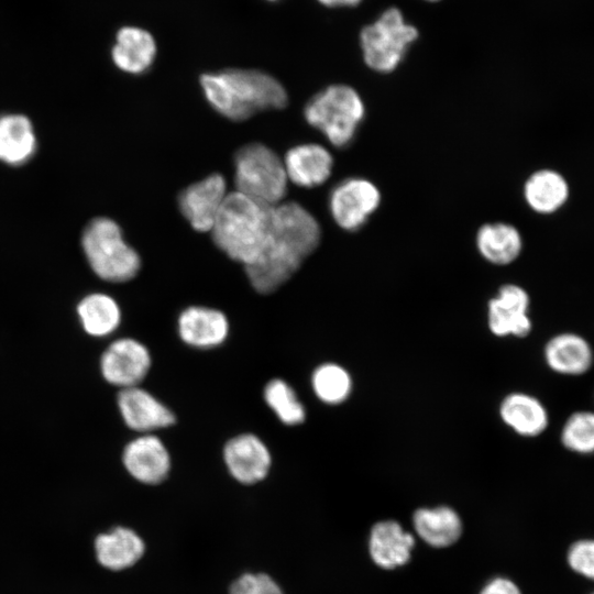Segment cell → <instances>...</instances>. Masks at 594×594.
Returning <instances> with one entry per match:
<instances>
[{
	"mask_svg": "<svg viewBox=\"0 0 594 594\" xmlns=\"http://www.w3.org/2000/svg\"><path fill=\"white\" fill-rule=\"evenodd\" d=\"M321 230L297 202L274 206L270 237L257 258L244 266L253 288L271 294L286 283L318 246Z\"/></svg>",
	"mask_w": 594,
	"mask_h": 594,
	"instance_id": "obj_1",
	"label": "cell"
},
{
	"mask_svg": "<svg viewBox=\"0 0 594 594\" xmlns=\"http://www.w3.org/2000/svg\"><path fill=\"white\" fill-rule=\"evenodd\" d=\"M200 85L210 106L233 121L246 120L258 111L283 109L288 102L283 85L256 69L204 74Z\"/></svg>",
	"mask_w": 594,
	"mask_h": 594,
	"instance_id": "obj_2",
	"label": "cell"
},
{
	"mask_svg": "<svg viewBox=\"0 0 594 594\" xmlns=\"http://www.w3.org/2000/svg\"><path fill=\"white\" fill-rule=\"evenodd\" d=\"M273 209L242 193L228 194L211 229L213 242L231 260L251 264L266 245Z\"/></svg>",
	"mask_w": 594,
	"mask_h": 594,
	"instance_id": "obj_3",
	"label": "cell"
},
{
	"mask_svg": "<svg viewBox=\"0 0 594 594\" xmlns=\"http://www.w3.org/2000/svg\"><path fill=\"white\" fill-rule=\"evenodd\" d=\"M81 246L91 270L103 280L128 282L141 268L138 252L124 241L119 224L112 219H92L82 232Z\"/></svg>",
	"mask_w": 594,
	"mask_h": 594,
	"instance_id": "obj_4",
	"label": "cell"
},
{
	"mask_svg": "<svg viewBox=\"0 0 594 594\" xmlns=\"http://www.w3.org/2000/svg\"><path fill=\"white\" fill-rule=\"evenodd\" d=\"M364 114L365 106L359 92L341 84L316 94L304 109L306 121L336 147L352 142Z\"/></svg>",
	"mask_w": 594,
	"mask_h": 594,
	"instance_id": "obj_5",
	"label": "cell"
},
{
	"mask_svg": "<svg viewBox=\"0 0 594 594\" xmlns=\"http://www.w3.org/2000/svg\"><path fill=\"white\" fill-rule=\"evenodd\" d=\"M418 35L417 28L405 20L398 8L386 9L377 20L361 30L364 63L377 73L395 70Z\"/></svg>",
	"mask_w": 594,
	"mask_h": 594,
	"instance_id": "obj_6",
	"label": "cell"
},
{
	"mask_svg": "<svg viewBox=\"0 0 594 594\" xmlns=\"http://www.w3.org/2000/svg\"><path fill=\"white\" fill-rule=\"evenodd\" d=\"M234 184L237 191L275 206L287 190L284 163L264 144L244 145L234 157Z\"/></svg>",
	"mask_w": 594,
	"mask_h": 594,
	"instance_id": "obj_7",
	"label": "cell"
},
{
	"mask_svg": "<svg viewBox=\"0 0 594 594\" xmlns=\"http://www.w3.org/2000/svg\"><path fill=\"white\" fill-rule=\"evenodd\" d=\"M381 193L369 179L350 177L337 184L329 196V210L336 223L346 231H356L378 208Z\"/></svg>",
	"mask_w": 594,
	"mask_h": 594,
	"instance_id": "obj_8",
	"label": "cell"
},
{
	"mask_svg": "<svg viewBox=\"0 0 594 594\" xmlns=\"http://www.w3.org/2000/svg\"><path fill=\"white\" fill-rule=\"evenodd\" d=\"M152 365L148 349L132 338L113 341L102 353L100 370L103 378L122 388L139 386Z\"/></svg>",
	"mask_w": 594,
	"mask_h": 594,
	"instance_id": "obj_9",
	"label": "cell"
},
{
	"mask_svg": "<svg viewBox=\"0 0 594 594\" xmlns=\"http://www.w3.org/2000/svg\"><path fill=\"white\" fill-rule=\"evenodd\" d=\"M528 293L515 284L503 285L487 302V327L499 338L527 337L532 328Z\"/></svg>",
	"mask_w": 594,
	"mask_h": 594,
	"instance_id": "obj_10",
	"label": "cell"
},
{
	"mask_svg": "<svg viewBox=\"0 0 594 594\" xmlns=\"http://www.w3.org/2000/svg\"><path fill=\"white\" fill-rule=\"evenodd\" d=\"M226 188L224 177L212 174L191 184L179 194V209L196 231H211L227 196Z\"/></svg>",
	"mask_w": 594,
	"mask_h": 594,
	"instance_id": "obj_11",
	"label": "cell"
},
{
	"mask_svg": "<svg viewBox=\"0 0 594 594\" xmlns=\"http://www.w3.org/2000/svg\"><path fill=\"white\" fill-rule=\"evenodd\" d=\"M223 460L233 479L245 485L264 480L272 465L267 446L253 433L230 439L223 448Z\"/></svg>",
	"mask_w": 594,
	"mask_h": 594,
	"instance_id": "obj_12",
	"label": "cell"
},
{
	"mask_svg": "<svg viewBox=\"0 0 594 594\" xmlns=\"http://www.w3.org/2000/svg\"><path fill=\"white\" fill-rule=\"evenodd\" d=\"M117 403L125 425L141 435L167 428L176 421L173 411L140 385L120 389Z\"/></svg>",
	"mask_w": 594,
	"mask_h": 594,
	"instance_id": "obj_13",
	"label": "cell"
},
{
	"mask_svg": "<svg viewBox=\"0 0 594 594\" xmlns=\"http://www.w3.org/2000/svg\"><path fill=\"white\" fill-rule=\"evenodd\" d=\"M123 464L136 481L155 485L163 482L170 470V457L163 441L153 433L131 440L123 450Z\"/></svg>",
	"mask_w": 594,
	"mask_h": 594,
	"instance_id": "obj_14",
	"label": "cell"
},
{
	"mask_svg": "<svg viewBox=\"0 0 594 594\" xmlns=\"http://www.w3.org/2000/svg\"><path fill=\"white\" fill-rule=\"evenodd\" d=\"M177 329L186 344L197 349H211L227 340L230 324L227 316L218 309L190 306L178 316Z\"/></svg>",
	"mask_w": 594,
	"mask_h": 594,
	"instance_id": "obj_15",
	"label": "cell"
},
{
	"mask_svg": "<svg viewBox=\"0 0 594 594\" xmlns=\"http://www.w3.org/2000/svg\"><path fill=\"white\" fill-rule=\"evenodd\" d=\"M287 178L304 188L322 185L331 175L333 157L320 144H299L287 151L284 160Z\"/></svg>",
	"mask_w": 594,
	"mask_h": 594,
	"instance_id": "obj_16",
	"label": "cell"
},
{
	"mask_svg": "<svg viewBox=\"0 0 594 594\" xmlns=\"http://www.w3.org/2000/svg\"><path fill=\"white\" fill-rule=\"evenodd\" d=\"M155 55L156 44L150 32L136 26H123L117 32L111 58L122 72L142 74L150 68Z\"/></svg>",
	"mask_w": 594,
	"mask_h": 594,
	"instance_id": "obj_17",
	"label": "cell"
},
{
	"mask_svg": "<svg viewBox=\"0 0 594 594\" xmlns=\"http://www.w3.org/2000/svg\"><path fill=\"white\" fill-rule=\"evenodd\" d=\"M414 544L413 535L397 521L384 520L372 528L369 548L372 560L378 566L395 569L409 561Z\"/></svg>",
	"mask_w": 594,
	"mask_h": 594,
	"instance_id": "obj_18",
	"label": "cell"
},
{
	"mask_svg": "<svg viewBox=\"0 0 594 594\" xmlns=\"http://www.w3.org/2000/svg\"><path fill=\"white\" fill-rule=\"evenodd\" d=\"M502 421L522 437H537L548 427V413L542 403L526 393L515 392L503 398L498 408Z\"/></svg>",
	"mask_w": 594,
	"mask_h": 594,
	"instance_id": "obj_19",
	"label": "cell"
},
{
	"mask_svg": "<svg viewBox=\"0 0 594 594\" xmlns=\"http://www.w3.org/2000/svg\"><path fill=\"white\" fill-rule=\"evenodd\" d=\"M543 355L553 372L564 375L584 374L593 363L590 343L581 336L570 332L552 337L544 346Z\"/></svg>",
	"mask_w": 594,
	"mask_h": 594,
	"instance_id": "obj_20",
	"label": "cell"
},
{
	"mask_svg": "<svg viewBox=\"0 0 594 594\" xmlns=\"http://www.w3.org/2000/svg\"><path fill=\"white\" fill-rule=\"evenodd\" d=\"M144 550L142 538L127 527H117L100 534L95 540L98 562L112 571L132 566L142 558Z\"/></svg>",
	"mask_w": 594,
	"mask_h": 594,
	"instance_id": "obj_21",
	"label": "cell"
},
{
	"mask_svg": "<svg viewBox=\"0 0 594 594\" xmlns=\"http://www.w3.org/2000/svg\"><path fill=\"white\" fill-rule=\"evenodd\" d=\"M36 136L26 116H0V161L9 165L26 163L35 153Z\"/></svg>",
	"mask_w": 594,
	"mask_h": 594,
	"instance_id": "obj_22",
	"label": "cell"
},
{
	"mask_svg": "<svg viewBox=\"0 0 594 594\" xmlns=\"http://www.w3.org/2000/svg\"><path fill=\"white\" fill-rule=\"evenodd\" d=\"M413 520L418 536L436 548L451 546L462 532L459 515L448 506L419 508L415 512Z\"/></svg>",
	"mask_w": 594,
	"mask_h": 594,
	"instance_id": "obj_23",
	"label": "cell"
},
{
	"mask_svg": "<svg viewBox=\"0 0 594 594\" xmlns=\"http://www.w3.org/2000/svg\"><path fill=\"white\" fill-rule=\"evenodd\" d=\"M521 237L512 224L496 222L482 226L476 234V246L487 262L507 265L514 262L521 251Z\"/></svg>",
	"mask_w": 594,
	"mask_h": 594,
	"instance_id": "obj_24",
	"label": "cell"
},
{
	"mask_svg": "<svg viewBox=\"0 0 594 594\" xmlns=\"http://www.w3.org/2000/svg\"><path fill=\"white\" fill-rule=\"evenodd\" d=\"M568 195L566 182L554 170H538L524 186L527 204L539 213H552L565 202Z\"/></svg>",
	"mask_w": 594,
	"mask_h": 594,
	"instance_id": "obj_25",
	"label": "cell"
},
{
	"mask_svg": "<svg viewBox=\"0 0 594 594\" xmlns=\"http://www.w3.org/2000/svg\"><path fill=\"white\" fill-rule=\"evenodd\" d=\"M77 312L87 333L94 337L111 334L121 322L117 301L107 294L95 293L80 300Z\"/></svg>",
	"mask_w": 594,
	"mask_h": 594,
	"instance_id": "obj_26",
	"label": "cell"
},
{
	"mask_svg": "<svg viewBox=\"0 0 594 594\" xmlns=\"http://www.w3.org/2000/svg\"><path fill=\"white\" fill-rule=\"evenodd\" d=\"M311 387L317 398L327 405H340L351 395L353 381L345 367L333 362L322 363L311 375Z\"/></svg>",
	"mask_w": 594,
	"mask_h": 594,
	"instance_id": "obj_27",
	"label": "cell"
},
{
	"mask_svg": "<svg viewBox=\"0 0 594 594\" xmlns=\"http://www.w3.org/2000/svg\"><path fill=\"white\" fill-rule=\"evenodd\" d=\"M264 400L286 426H298L306 419V410L294 388L282 378L271 380L264 388Z\"/></svg>",
	"mask_w": 594,
	"mask_h": 594,
	"instance_id": "obj_28",
	"label": "cell"
},
{
	"mask_svg": "<svg viewBox=\"0 0 594 594\" xmlns=\"http://www.w3.org/2000/svg\"><path fill=\"white\" fill-rule=\"evenodd\" d=\"M561 442L570 451L580 454L594 452V413L576 411L565 421Z\"/></svg>",
	"mask_w": 594,
	"mask_h": 594,
	"instance_id": "obj_29",
	"label": "cell"
},
{
	"mask_svg": "<svg viewBox=\"0 0 594 594\" xmlns=\"http://www.w3.org/2000/svg\"><path fill=\"white\" fill-rule=\"evenodd\" d=\"M566 561L574 572L594 581V540L574 542L568 550Z\"/></svg>",
	"mask_w": 594,
	"mask_h": 594,
	"instance_id": "obj_30",
	"label": "cell"
},
{
	"mask_svg": "<svg viewBox=\"0 0 594 594\" xmlns=\"http://www.w3.org/2000/svg\"><path fill=\"white\" fill-rule=\"evenodd\" d=\"M230 594H284L279 585L267 574L246 573L235 580Z\"/></svg>",
	"mask_w": 594,
	"mask_h": 594,
	"instance_id": "obj_31",
	"label": "cell"
},
{
	"mask_svg": "<svg viewBox=\"0 0 594 594\" xmlns=\"http://www.w3.org/2000/svg\"><path fill=\"white\" fill-rule=\"evenodd\" d=\"M480 594H520V591L510 580L496 578L488 582Z\"/></svg>",
	"mask_w": 594,
	"mask_h": 594,
	"instance_id": "obj_32",
	"label": "cell"
},
{
	"mask_svg": "<svg viewBox=\"0 0 594 594\" xmlns=\"http://www.w3.org/2000/svg\"><path fill=\"white\" fill-rule=\"evenodd\" d=\"M321 4L326 7H354L361 3L362 0H318Z\"/></svg>",
	"mask_w": 594,
	"mask_h": 594,
	"instance_id": "obj_33",
	"label": "cell"
},
{
	"mask_svg": "<svg viewBox=\"0 0 594 594\" xmlns=\"http://www.w3.org/2000/svg\"><path fill=\"white\" fill-rule=\"evenodd\" d=\"M425 1H428V2H437V1H440V0H425Z\"/></svg>",
	"mask_w": 594,
	"mask_h": 594,
	"instance_id": "obj_34",
	"label": "cell"
},
{
	"mask_svg": "<svg viewBox=\"0 0 594 594\" xmlns=\"http://www.w3.org/2000/svg\"><path fill=\"white\" fill-rule=\"evenodd\" d=\"M270 1H274V0H270Z\"/></svg>",
	"mask_w": 594,
	"mask_h": 594,
	"instance_id": "obj_35",
	"label": "cell"
},
{
	"mask_svg": "<svg viewBox=\"0 0 594 594\" xmlns=\"http://www.w3.org/2000/svg\"><path fill=\"white\" fill-rule=\"evenodd\" d=\"M592 594H594V593H592Z\"/></svg>",
	"mask_w": 594,
	"mask_h": 594,
	"instance_id": "obj_36",
	"label": "cell"
}]
</instances>
